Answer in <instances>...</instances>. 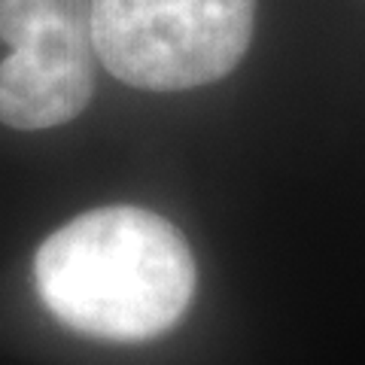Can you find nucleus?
I'll list each match as a JSON object with an SVG mask.
<instances>
[{"instance_id":"1","label":"nucleus","mask_w":365,"mask_h":365,"mask_svg":"<svg viewBox=\"0 0 365 365\" xmlns=\"http://www.w3.org/2000/svg\"><path fill=\"white\" fill-rule=\"evenodd\" d=\"M40 299L91 338L146 341L168 332L195 292V259L165 216L101 207L52 232L34 259Z\"/></svg>"},{"instance_id":"2","label":"nucleus","mask_w":365,"mask_h":365,"mask_svg":"<svg viewBox=\"0 0 365 365\" xmlns=\"http://www.w3.org/2000/svg\"><path fill=\"white\" fill-rule=\"evenodd\" d=\"M253 19L256 0H91L101 64L150 91L222 79L244 58Z\"/></svg>"},{"instance_id":"3","label":"nucleus","mask_w":365,"mask_h":365,"mask_svg":"<svg viewBox=\"0 0 365 365\" xmlns=\"http://www.w3.org/2000/svg\"><path fill=\"white\" fill-rule=\"evenodd\" d=\"M0 122L19 131L76 119L95 91L91 0H0Z\"/></svg>"}]
</instances>
